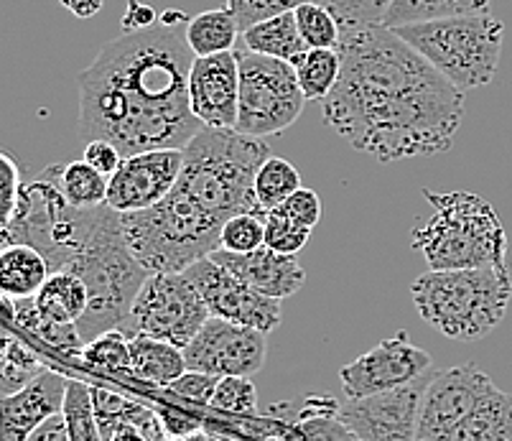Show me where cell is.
<instances>
[{"instance_id": "8fae6325", "label": "cell", "mask_w": 512, "mask_h": 441, "mask_svg": "<svg viewBox=\"0 0 512 441\" xmlns=\"http://www.w3.org/2000/svg\"><path fill=\"white\" fill-rule=\"evenodd\" d=\"M207 319V304L186 273H151L118 329L128 337L146 334L184 350Z\"/></svg>"}, {"instance_id": "c3c4849f", "label": "cell", "mask_w": 512, "mask_h": 441, "mask_svg": "<svg viewBox=\"0 0 512 441\" xmlns=\"http://www.w3.org/2000/svg\"><path fill=\"white\" fill-rule=\"evenodd\" d=\"M26 441H69L67 419H64V413H54V416L46 419L44 424H41Z\"/></svg>"}, {"instance_id": "30bf717a", "label": "cell", "mask_w": 512, "mask_h": 441, "mask_svg": "<svg viewBox=\"0 0 512 441\" xmlns=\"http://www.w3.org/2000/svg\"><path fill=\"white\" fill-rule=\"evenodd\" d=\"M240 64V102L235 131L250 138L278 136L288 131L309 100L301 92L293 64L235 49Z\"/></svg>"}, {"instance_id": "f35d334b", "label": "cell", "mask_w": 512, "mask_h": 441, "mask_svg": "<svg viewBox=\"0 0 512 441\" xmlns=\"http://www.w3.org/2000/svg\"><path fill=\"white\" fill-rule=\"evenodd\" d=\"M209 406L222 413L248 416V413H253L258 408V391H255V385L250 378L227 375V378H220V383H217V391H214Z\"/></svg>"}, {"instance_id": "7a4b0ae2", "label": "cell", "mask_w": 512, "mask_h": 441, "mask_svg": "<svg viewBox=\"0 0 512 441\" xmlns=\"http://www.w3.org/2000/svg\"><path fill=\"white\" fill-rule=\"evenodd\" d=\"M192 62L186 23L107 41L77 77L82 143L110 141L123 156L184 148L204 128L186 90Z\"/></svg>"}, {"instance_id": "d590c367", "label": "cell", "mask_w": 512, "mask_h": 441, "mask_svg": "<svg viewBox=\"0 0 512 441\" xmlns=\"http://www.w3.org/2000/svg\"><path fill=\"white\" fill-rule=\"evenodd\" d=\"M62 413L64 419H67L69 441H105L95 421V408H92L90 385L87 383L69 380Z\"/></svg>"}, {"instance_id": "4fadbf2b", "label": "cell", "mask_w": 512, "mask_h": 441, "mask_svg": "<svg viewBox=\"0 0 512 441\" xmlns=\"http://www.w3.org/2000/svg\"><path fill=\"white\" fill-rule=\"evenodd\" d=\"M434 370L395 391L347 401L337 419L357 441H416L418 416Z\"/></svg>"}, {"instance_id": "ab89813d", "label": "cell", "mask_w": 512, "mask_h": 441, "mask_svg": "<svg viewBox=\"0 0 512 441\" xmlns=\"http://www.w3.org/2000/svg\"><path fill=\"white\" fill-rule=\"evenodd\" d=\"M21 166L8 151H0V232L11 230L23 197Z\"/></svg>"}, {"instance_id": "ba28073f", "label": "cell", "mask_w": 512, "mask_h": 441, "mask_svg": "<svg viewBox=\"0 0 512 441\" xmlns=\"http://www.w3.org/2000/svg\"><path fill=\"white\" fill-rule=\"evenodd\" d=\"M130 250L148 273H184L220 250V227L209 225L171 192L148 210L123 215Z\"/></svg>"}, {"instance_id": "603a6c76", "label": "cell", "mask_w": 512, "mask_h": 441, "mask_svg": "<svg viewBox=\"0 0 512 441\" xmlns=\"http://www.w3.org/2000/svg\"><path fill=\"white\" fill-rule=\"evenodd\" d=\"M240 46L253 51V54H260V57L281 59L288 64L304 57L306 49H309L301 39L293 11L278 13V16L265 18V21L253 23L245 31H240Z\"/></svg>"}, {"instance_id": "681fc988", "label": "cell", "mask_w": 512, "mask_h": 441, "mask_svg": "<svg viewBox=\"0 0 512 441\" xmlns=\"http://www.w3.org/2000/svg\"><path fill=\"white\" fill-rule=\"evenodd\" d=\"M72 16L92 18L102 11V0H59Z\"/></svg>"}, {"instance_id": "2e32d148", "label": "cell", "mask_w": 512, "mask_h": 441, "mask_svg": "<svg viewBox=\"0 0 512 441\" xmlns=\"http://www.w3.org/2000/svg\"><path fill=\"white\" fill-rule=\"evenodd\" d=\"M495 388L492 378L474 365L464 362L456 368L431 375L423 393L418 416L416 441H446L459 421Z\"/></svg>"}, {"instance_id": "bcb514c9", "label": "cell", "mask_w": 512, "mask_h": 441, "mask_svg": "<svg viewBox=\"0 0 512 441\" xmlns=\"http://www.w3.org/2000/svg\"><path fill=\"white\" fill-rule=\"evenodd\" d=\"M158 16L151 6L141 3V0H128V8H125L123 18H120V26H123V34H136V31H146L151 26H156Z\"/></svg>"}, {"instance_id": "f907efd6", "label": "cell", "mask_w": 512, "mask_h": 441, "mask_svg": "<svg viewBox=\"0 0 512 441\" xmlns=\"http://www.w3.org/2000/svg\"><path fill=\"white\" fill-rule=\"evenodd\" d=\"M110 441H151V439L138 429H120Z\"/></svg>"}, {"instance_id": "ee69618b", "label": "cell", "mask_w": 512, "mask_h": 441, "mask_svg": "<svg viewBox=\"0 0 512 441\" xmlns=\"http://www.w3.org/2000/svg\"><path fill=\"white\" fill-rule=\"evenodd\" d=\"M217 383H220L217 375L199 373V370H186L184 375H179V378L169 385V391L174 393V396L186 398V401L199 403V406H209L214 391H217Z\"/></svg>"}, {"instance_id": "d6a6232c", "label": "cell", "mask_w": 512, "mask_h": 441, "mask_svg": "<svg viewBox=\"0 0 512 441\" xmlns=\"http://www.w3.org/2000/svg\"><path fill=\"white\" fill-rule=\"evenodd\" d=\"M253 187L260 210L268 215L271 210H276L278 204L286 202L293 192H299L301 174L291 161L281 159V156H268L255 174Z\"/></svg>"}, {"instance_id": "9c48e42d", "label": "cell", "mask_w": 512, "mask_h": 441, "mask_svg": "<svg viewBox=\"0 0 512 441\" xmlns=\"http://www.w3.org/2000/svg\"><path fill=\"white\" fill-rule=\"evenodd\" d=\"M95 210H77L59 192L49 169L23 187L21 207L13 220L11 243H26L49 261L51 273L67 271L97 220Z\"/></svg>"}, {"instance_id": "7c38bea8", "label": "cell", "mask_w": 512, "mask_h": 441, "mask_svg": "<svg viewBox=\"0 0 512 441\" xmlns=\"http://www.w3.org/2000/svg\"><path fill=\"white\" fill-rule=\"evenodd\" d=\"M431 370H434L431 355L413 345L406 332H398L344 365L339 370V380L347 401H357V398L395 391L400 385L423 378Z\"/></svg>"}, {"instance_id": "83f0119b", "label": "cell", "mask_w": 512, "mask_h": 441, "mask_svg": "<svg viewBox=\"0 0 512 441\" xmlns=\"http://www.w3.org/2000/svg\"><path fill=\"white\" fill-rule=\"evenodd\" d=\"M49 174L54 176L64 199L77 210H95V207L107 204V184H110V179L100 174L95 166L87 164L85 159L69 161L64 166H49Z\"/></svg>"}, {"instance_id": "60d3db41", "label": "cell", "mask_w": 512, "mask_h": 441, "mask_svg": "<svg viewBox=\"0 0 512 441\" xmlns=\"http://www.w3.org/2000/svg\"><path fill=\"white\" fill-rule=\"evenodd\" d=\"M311 232L306 227L296 225V222L286 220L278 212H268L265 215V245L276 253L296 255L306 248V243L311 240Z\"/></svg>"}, {"instance_id": "e0dca14e", "label": "cell", "mask_w": 512, "mask_h": 441, "mask_svg": "<svg viewBox=\"0 0 512 441\" xmlns=\"http://www.w3.org/2000/svg\"><path fill=\"white\" fill-rule=\"evenodd\" d=\"M181 169L184 148H153L125 156L107 184V207L120 215L148 210L174 189Z\"/></svg>"}, {"instance_id": "5b68a950", "label": "cell", "mask_w": 512, "mask_h": 441, "mask_svg": "<svg viewBox=\"0 0 512 441\" xmlns=\"http://www.w3.org/2000/svg\"><path fill=\"white\" fill-rule=\"evenodd\" d=\"M67 271L77 273L90 291V306L77 322L82 340L115 329L128 319L138 291L151 273L138 263L123 232V215L102 204L95 227Z\"/></svg>"}, {"instance_id": "f546056e", "label": "cell", "mask_w": 512, "mask_h": 441, "mask_svg": "<svg viewBox=\"0 0 512 441\" xmlns=\"http://www.w3.org/2000/svg\"><path fill=\"white\" fill-rule=\"evenodd\" d=\"M13 319H16L26 332L39 337L41 342H46V345L54 347V350L64 352L67 357H79V360H82V352H85L87 342L82 340L77 324H59L41 317L39 309H36L34 304V296H31V299L13 301Z\"/></svg>"}, {"instance_id": "d6986e66", "label": "cell", "mask_w": 512, "mask_h": 441, "mask_svg": "<svg viewBox=\"0 0 512 441\" xmlns=\"http://www.w3.org/2000/svg\"><path fill=\"white\" fill-rule=\"evenodd\" d=\"M69 378L44 370L23 391L0 398V441H26L46 419L62 413Z\"/></svg>"}, {"instance_id": "8d00e7d4", "label": "cell", "mask_w": 512, "mask_h": 441, "mask_svg": "<svg viewBox=\"0 0 512 441\" xmlns=\"http://www.w3.org/2000/svg\"><path fill=\"white\" fill-rule=\"evenodd\" d=\"M319 3L337 16L342 34L367 26H383L385 13L393 6V0H319Z\"/></svg>"}, {"instance_id": "484cf974", "label": "cell", "mask_w": 512, "mask_h": 441, "mask_svg": "<svg viewBox=\"0 0 512 441\" xmlns=\"http://www.w3.org/2000/svg\"><path fill=\"white\" fill-rule=\"evenodd\" d=\"M41 317L59 324H77L90 306L85 281L72 271H54L34 296Z\"/></svg>"}, {"instance_id": "6da1fadb", "label": "cell", "mask_w": 512, "mask_h": 441, "mask_svg": "<svg viewBox=\"0 0 512 441\" xmlns=\"http://www.w3.org/2000/svg\"><path fill=\"white\" fill-rule=\"evenodd\" d=\"M342 72L321 100L324 123L380 164L449 151L464 120V92L400 39L367 26L342 34Z\"/></svg>"}, {"instance_id": "4316f807", "label": "cell", "mask_w": 512, "mask_h": 441, "mask_svg": "<svg viewBox=\"0 0 512 441\" xmlns=\"http://www.w3.org/2000/svg\"><path fill=\"white\" fill-rule=\"evenodd\" d=\"M237 41H240V26L230 8L202 11L186 23V44L194 57H214V54L235 51Z\"/></svg>"}, {"instance_id": "4dcf8cb0", "label": "cell", "mask_w": 512, "mask_h": 441, "mask_svg": "<svg viewBox=\"0 0 512 441\" xmlns=\"http://www.w3.org/2000/svg\"><path fill=\"white\" fill-rule=\"evenodd\" d=\"M44 370V362L34 350H29L11 334L0 332V398L23 391Z\"/></svg>"}, {"instance_id": "7bdbcfd3", "label": "cell", "mask_w": 512, "mask_h": 441, "mask_svg": "<svg viewBox=\"0 0 512 441\" xmlns=\"http://www.w3.org/2000/svg\"><path fill=\"white\" fill-rule=\"evenodd\" d=\"M271 212H278V215H283L286 220L296 222V225L306 227V230H314L321 220V199L314 189L301 187L299 192H293L286 202L278 204L276 210H271Z\"/></svg>"}, {"instance_id": "277c9868", "label": "cell", "mask_w": 512, "mask_h": 441, "mask_svg": "<svg viewBox=\"0 0 512 441\" xmlns=\"http://www.w3.org/2000/svg\"><path fill=\"white\" fill-rule=\"evenodd\" d=\"M423 197L434 215L411 232V245L426 258L428 271L507 266V232L487 199L431 189H423Z\"/></svg>"}, {"instance_id": "5bb4252c", "label": "cell", "mask_w": 512, "mask_h": 441, "mask_svg": "<svg viewBox=\"0 0 512 441\" xmlns=\"http://www.w3.org/2000/svg\"><path fill=\"white\" fill-rule=\"evenodd\" d=\"M184 273L202 294L209 317L253 327L265 334H271L281 324V301L263 296L212 258L194 263Z\"/></svg>"}, {"instance_id": "d4e9b609", "label": "cell", "mask_w": 512, "mask_h": 441, "mask_svg": "<svg viewBox=\"0 0 512 441\" xmlns=\"http://www.w3.org/2000/svg\"><path fill=\"white\" fill-rule=\"evenodd\" d=\"M446 441H512V396L492 388Z\"/></svg>"}, {"instance_id": "e575fe53", "label": "cell", "mask_w": 512, "mask_h": 441, "mask_svg": "<svg viewBox=\"0 0 512 441\" xmlns=\"http://www.w3.org/2000/svg\"><path fill=\"white\" fill-rule=\"evenodd\" d=\"M82 360L107 375H130V337L118 327L107 329L87 342Z\"/></svg>"}, {"instance_id": "1f68e13d", "label": "cell", "mask_w": 512, "mask_h": 441, "mask_svg": "<svg viewBox=\"0 0 512 441\" xmlns=\"http://www.w3.org/2000/svg\"><path fill=\"white\" fill-rule=\"evenodd\" d=\"M293 69L306 100L321 102L337 85L342 57L337 49H306L304 57L293 62Z\"/></svg>"}, {"instance_id": "cb8c5ba5", "label": "cell", "mask_w": 512, "mask_h": 441, "mask_svg": "<svg viewBox=\"0 0 512 441\" xmlns=\"http://www.w3.org/2000/svg\"><path fill=\"white\" fill-rule=\"evenodd\" d=\"M184 350L171 342L136 334L130 337V375L143 383L169 388L179 375L186 373Z\"/></svg>"}, {"instance_id": "b9f144b4", "label": "cell", "mask_w": 512, "mask_h": 441, "mask_svg": "<svg viewBox=\"0 0 512 441\" xmlns=\"http://www.w3.org/2000/svg\"><path fill=\"white\" fill-rule=\"evenodd\" d=\"M301 3H306V0H227V8H230L232 16L237 18L240 31H245L248 26H253V23L278 16V13L293 11V8H299Z\"/></svg>"}, {"instance_id": "816d5d0a", "label": "cell", "mask_w": 512, "mask_h": 441, "mask_svg": "<svg viewBox=\"0 0 512 441\" xmlns=\"http://www.w3.org/2000/svg\"><path fill=\"white\" fill-rule=\"evenodd\" d=\"M8 243H11V235H8V232H0V250L6 248Z\"/></svg>"}, {"instance_id": "52a82bcc", "label": "cell", "mask_w": 512, "mask_h": 441, "mask_svg": "<svg viewBox=\"0 0 512 441\" xmlns=\"http://www.w3.org/2000/svg\"><path fill=\"white\" fill-rule=\"evenodd\" d=\"M393 31L462 92L495 80L505 26L490 13L408 23Z\"/></svg>"}, {"instance_id": "ac0fdd59", "label": "cell", "mask_w": 512, "mask_h": 441, "mask_svg": "<svg viewBox=\"0 0 512 441\" xmlns=\"http://www.w3.org/2000/svg\"><path fill=\"white\" fill-rule=\"evenodd\" d=\"M186 90L199 123L207 128H235L240 102V64L235 51L194 57Z\"/></svg>"}, {"instance_id": "74e56055", "label": "cell", "mask_w": 512, "mask_h": 441, "mask_svg": "<svg viewBox=\"0 0 512 441\" xmlns=\"http://www.w3.org/2000/svg\"><path fill=\"white\" fill-rule=\"evenodd\" d=\"M265 245V217L245 212L225 222L220 235V248L230 253H253Z\"/></svg>"}, {"instance_id": "836d02e7", "label": "cell", "mask_w": 512, "mask_h": 441, "mask_svg": "<svg viewBox=\"0 0 512 441\" xmlns=\"http://www.w3.org/2000/svg\"><path fill=\"white\" fill-rule=\"evenodd\" d=\"M296 26L309 49H337L342 41V26L337 16L319 0H306L299 8H293Z\"/></svg>"}, {"instance_id": "3957f363", "label": "cell", "mask_w": 512, "mask_h": 441, "mask_svg": "<svg viewBox=\"0 0 512 441\" xmlns=\"http://www.w3.org/2000/svg\"><path fill=\"white\" fill-rule=\"evenodd\" d=\"M273 156L268 143L235 128H207L184 146V169L171 194L214 227L235 215L265 217L255 199V174Z\"/></svg>"}, {"instance_id": "8992f818", "label": "cell", "mask_w": 512, "mask_h": 441, "mask_svg": "<svg viewBox=\"0 0 512 441\" xmlns=\"http://www.w3.org/2000/svg\"><path fill=\"white\" fill-rule=\"evenodd\" d=\"M411 299L428 327L456 342L482 340L505 319L510 268L428 271L411 283Z\"/></svg>"}, {"instance_id": "7402d4cb", "label": "cell", "mask_w": 512, "mask_h": 441, "mask_svg": "<svg viewBox=\"0 0 512 441\" xmlns=\"http://www.w3.org/2000/svg\"><path fill=\"white\" fill-rule=\"evenodd\" d=\"M51 276L49 261L26 243H8L0 250V296L31 299Z\"/></svg>"}, {"instance_id": "f1b7e54d", "label": "cell", "mask_w": 512, "mask_h": 441, "mask_svg": "<svg viewBox=\"0 0 512 441\" xmlns=\"http://www.w3.org/2000/svg\"><path fill=\"white\" fill-rule=\"evenodd\" d=\"M487 6H490V0H393V6L383 18V26L398 29L408 23L474 16V13H487Z\"/></svg>"}, {"instance_id": "44dd1931", "label": "cell", "mask_w": 512, "mask_h": 441, "mask_svg": "<svg viewBox=\"0 0 512 441\" xmlns=\"http://www.w3.org/2000/svg\"><path fill=\"white\" fill-rule=\"evenodd\" d=\"M90 396L92 408H95V421L105 441L113 439L120 429H138L151 441H166L161 419L151 408L128 401V398L105 391V388H97V385H90Z\"/></svg>"}, {"instance_id": "f6af8a7d", "label": "cell", "mask_w": 512, "mask_h": 441, "mask_svg": "<svg viewBox=\"0 0 512 441\" xmlns=\"http://www.w3.org/2000/svg\"><path fill=\"white\" fill-rule=\"evenodd\" d=\"M82 159L87 161L90 166H95L100 174H105L107 179L118 171V166L123 164V153H120V148L115 146V143L110 141H90L85 143V156Z\"/></svg>"}, {"instance_id": "9a60e30c", "label": "cell", "mask_w": 512, "mask_h": 441, "mask_svg": "<svg viewBox=\"0 0 512 441\" xmlns=\"http://www.w3.org/2000/svg\"><path fill=\"white\" fill-rule=\"evenodd\" d=\"M265 352H268L265 332L217 317H209L197 337L184 347L186 368L217 378L227 375L250 378L263 368Z\"/></svg>"}, {"instance_id": "7dc6e473", "label": "cell", "mask_w": 512, "mask_h": 441, "mask_svg": "<svg viewBox=\"0 0 512 441\" xmlns=\"http://www.w3.org/2000/svg\"><path fill=\"white\" fill-rule=\"evenodd\" d=\"M158 419H161V426H164L166 439H184V436L199 434V424L194 419H189L186 413L161 411Z\"/></svg>"}, {"instance_id": "ffe728a7", "label": "cell", "mask_w": 512, "mask_h": 441, "mask_svg": "<svg viewBox=\"0 0 512 441\" xmlns=\"http://www.w3.org/2000/svg\"><path fill=\"white\" fill-rule=\"evenodd\" d=\"M209 258L225 266L227 271L235 273L237 278H242L248 286H253L255 291H260L268 299H288L306 281V271L296 261V255L276 253L268 245L253 250V253H230V250L220 248L214 250Z\"/></svg>"}]
</instances>
